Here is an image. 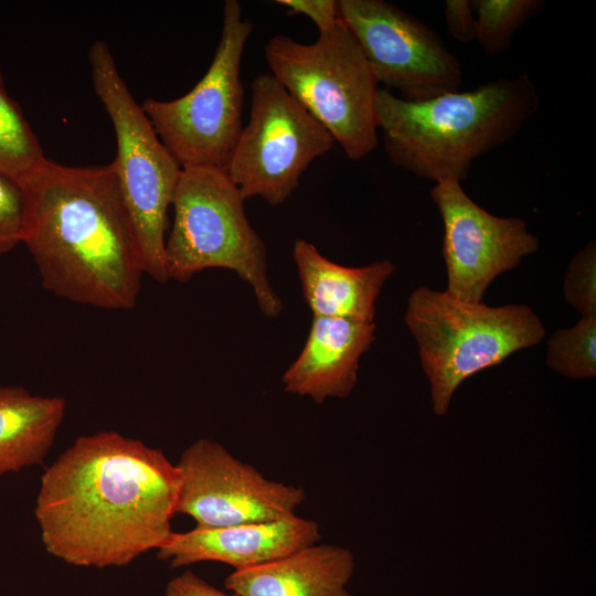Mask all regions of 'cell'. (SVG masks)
<instances>
[{"label":"cell","instance_id":"13","mask_svg":"<svg viewBox=\"0 0 596 596\" xmlns=\"http://www.w3.org/2000/svg\"><path fill=\"white\" fill-rule=\"evenodd\" d=\"M320 538L316 521L294 515L221 528L195 526L182 533L172 531L157 554L173 568L215 561L237 571L281 558Z\"/></svg>","mask_w":596,"mask_h":596},{"label":"cell","instance_id":"9","mask_svg":"<svg viewBox=\"0 0 596 596\" xmlns=\"http://www.w3.org/2000/svg\"><path fill=\"white\" fill-rule=\"evenodd\" d=\"M249 119L226 169L245 200L285 202L309 164L332 149L329 131L272 75L251 84Z\"/></svg>","mask_w":596,"mask_h":596},{"label":"cell","instance_id":"14","mask_svg":"<svg viewBox=\"0 0 596 596\" xmlns=\"http://www.w3.org/2000/svg\"><path fill=\"white\" fill-rule=\"evenodd\" d=\"M375 328L374 322L313 317L300 354L283 375L284 390L317 404L348 397L356 384L360 358L375 340Z\"/></svg>","mask_w":596,"mask_h":596},{"label":"cell","instance_id":"8","mask_svg":"<svg viewBox=\"0 0 596 596\" xmlns=\"http://www.w3.org/2000/svg\"><path fill=\"white\" fill-rule=\"evenodd\" d=\"M252 30L240 2L225 1L221 39L204 76L177 99L142 102L155 131L181 168L226 171L244 127L241 61Z\"/></svg>","mask_w":596,"mask_h":596},{"label":"cell","instance_id":"25","mask_svg":"<svg viewBox=\"0 0 596 596\" xmlns=\"http://www.w3.org/2000/svg\"><path fill=\"white\" fill-rule=\"evenodd\" d=\"M163 596H237L228 595L196 574L192 571H185L180 575L171 578L164 589Z\"/></svg>","mask_w":596,"mask_h":596},{"label":"cell","instance_id":"2","mask_svg":"<svg viewBox=\"0 0 596 596\" xmlns=\"http://www.w3.org/2000/svg\"><path fill=\"white\" fill-rule=\"evenodd\" d=\"M19 180L26 195L23 244L43 287L100 309L134 308L143 269L113 163L70 167L44 158Z\"/></svg>","mask_w":596,"mask_h":596},{"label":"cell","instance_id":"10","mask_svg":"<svg viewBox=\"0 0 596 596\" xmlns=\"http://www.w3.org/2000/svg\"><path fill=\"white\" fill-rule=\"evenodd\" d=\"M338 7L377 85L406 102L459 89L461 63L426 23L384 0H339Z\"/></svg>","mask_w":596,"mask_h":596},{"label":"cell","instance_id":"6","mask_svg":"<svg viewBox=\"0 0 596 596\" xmlns=\"http://www.w3.org/2000/svg\"><path fill=\"white\" fill-rule=\"evenodd\" d=\"M272 75L359 160L377 146L379 89L354 36L340 20L311 44L278 34L264 49Z\"/></svg>","mask_w":596,"mask_h":596},{"label":"cell","instance_id":"17","mask_svg":"<svg viewBox=\"0 0 596 596\" xmlns=\"http://www.w3.org/2000/svg\"><path fill=\"white\" fill-rule=\"evenodd\" d=\"M65 411L63 397L0 386V477L43 461Z\"/></svg>","mask_w":596,"mask_h":596},{"label":"cell","instance_id":"18","mask_svg":"<svg viewBox=\"0 0 596 596\" xmlns=\"http://www.w3.org/2000/svg\"><path fill=\"white\" fill-rule=\"evenodd\" d=\"M45 158L20 105L9 95L0 70V170L18 179Z\"/></svg>","mask_w":596,"mask_h":596},{"label":"cell","instance_id":"3","mask_svg":"<svg viewBox=\"0 0 596 596\" xmlns=\"http://www.w3.org/2000/svg\"><path fill=\"white\" fill-rule=\"evenodd\" d=\"M540 105L534 83L520 74L424 102L379 87L374 110L392 164L435 183H461L473 161L510 141Z\"/></svg>","mask_w":596,"mask_h":596},{"label":"cell","instance_id":"20","mask_svg":"<svg viewBox=\"0 0 596 596\" xmlns=\"http://www.w3.org/2000/svg\"><path fill=\"white\" fill-rule=\"evenodd\" d=\"M546 364L574 380L596 376V316L582 317L568 329L555 331L546 343Z\"/></svg>","mask_w":596,"mask_h":596},{"label":"cell","instance_id":"4","mask_svg":"<svg viewBox=\"0 0 596 596\" xmlns=\"http://www.w3.org/2000/svg\"><path fill=\"white\" fill-rule=\"evenodd\" d=\"M244 202L225 170L181 168L164 244L167 275L188 281L207 268L233 270L252 287L262 313L277 318L283 301L269 283L266 247L247 220Z\"/></svg>","mask_w":596,"mask_h":596},{"label":"cell","instance_id":"7","mask_svg":"<svg viewBox=\"0 0 596 596\" xmlns=\"http://www.w3.org/2000/svg\"><path fill=\"white\" fill-rule=\"evenodd\" d=\"M88 61L95 93L114 126L117 152L111 163L132 223L143 274L166 283L168 209L181 167L132 97L108 44L95 41L88 50Z\"/></svg>","mask_w":596,"mask_h":596},{"label":"cell","instance_id":"22","mask_svg":"<svg viewBox=\"0 0 596 596\" xmlns=\"http://www.w3.org/2000/svg\"><path fill=\"white\" fill-rule=\"evenodd\" d=\"M26 195L20 180L0 170V256L23 243Z\"/></svg>","mask_w":596,"mask_h":596},{"label":"cell","instance_id":"15","mask_svg":"<svg viewBox=\"0 0 596 596\" xmlns=\"http://www.w3.org/2000/svg\"><path fill=\"white\" fill-rule=\"evenodd\" d=\"M292 259L313 317L363 323L373 322L381 289L396 269L390 260L345 267L328 259L302 238L294 243Z\"/></svg>","mask_w":596,"mask_h":596},{"label":"cell","instance_id":"11","mask_svg":"<svg viewBox=\"0 0 596 596\" xmlns=\"http://www.w3.org/2000/svg\"><path fill=\"white\" fill-rule=\"evenodd\" d=\"M177 467L180 489L175 512L191 517L196 528L290 518L306 499L301 487L265 478L254 466L205 438L184 449Z\"/></svg>","mask_w":596,"mask_h":596},{"label":"cell","instance_id":"16","mask_svg":"<svg viewBox=\"0 0 596 596\" xmlns=\"http://www.w3.org/2000/svg\"><path fill=\"white\" fill-rule=\"evenodd\" d=\"M355 567L351 550L312 544L281 558L237 570L224 582L237 596H350Z\"/></svg>","mask_w":596,"mask_h":596},{"label":"cell","instance_id":"5","mask_svg":"<svg viewBox=\"0 0 596 596\" xmlns=\"http://www.w3.org/2000/svg\"><path fill=\"white\" fill-rule=\"evenodd\" d=\"M405 322L417 342L437 416L447 414L455 391L466 379L545 337L542 321L529 306L490 307L426 286L411 294Z\"/></svg>","mask_w":596,"mask_h":596},{"label":"cell","instance_id":"19","mask_svg":"<svg viewBox=\"0 0 596 596\" xmlns=\"http://www.w3.org/2000/svg\"><path fill=\"white\" fill-rule=\"evenodd\" d=\"M476 41L490 54H501L512 44L515 33L544 7L541 0H472Z\"/></svg>","mask_w":596,"mask_h":596},{"label":"cell","instance_id":"21","mask_svg":"<svg viewBox=\"0 0 596 596\" xmlns=\"http://www.w3.org/2000/svg\"><path fill=\"white\" fill-rule=\"evenodd\" d=\"M565 300L582 317L596 316V244L589 242L573 257L563 283Z\"/></svg>","mask_w":596,"mask_h":596},{"label":"cell","instance_id":"1","mask_svg":"<svg viewBox=\"0 0 596 596\" xmlns=\"http://www.w3.org/2000/svg\"><path fill=\"white\" fill-rule=\"evenodd\" d=\"M179 489L162 450L114 430L81 436L41 477L42 543L71 565H128L172 533Z\"/></svg>","mask_w":596,"mask_h":596},{"label":"cell","instance_id":"12","mask_svg":"<svg viewBox=\"0 0 596 596\" xmlns=\"http://www.w3.org/2000/svg\"><path fill=\"white\" fill-rule=\"evenodd\" d=\"M444 225L446 292L482 302L492 280L517 268L539 249V238L520 217H500L475 203L457 181L436 183L430 191Z\"/></svg>","mask_w":596,"mask_h":596},{"label":"cell","instance_id":"24","mask_svg":"<svg viewBox=\"0 0 596 596\" xmlns=\"http://www.w3.org/2000/svg\"><path fill=\"white\" fill-rule=\"evenodd\" d=\"M444 17L448 32L456 41H476L477 23L470 0H447Z\"/></svg>","mask_w":596,"mask_h":596},{"label":"cell","instance_id":"23","mask_svg":"<svg viewBox=\"0 0 596 596\" xmlns=\"http://www.w3.org/2000/svg\"><path fill=\"white\" fill-rule=\"evenodd\" d=\"M290 14H304L317 26L319 34L332 29L339 21V7L336 0H278Z\"/></svg>","mask_w":596,"mask_h":596}]
</instances>
